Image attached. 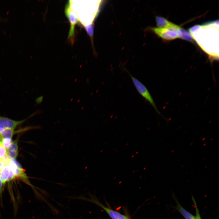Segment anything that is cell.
<instances>
[{
	"label": "cell",
	"instance_id": "19",
	"mask_svg": "<svg viewBox=\"0 0 219 219\" xmlns=\"http://www.w3.org/2000/svg\"></svg>",
	"mask_w": 219,
	"mask_h": 219
},
{
	"label": "cell",
	"instance_id": "11",
	"mask_svg": "<svg viewBox=\"0 0 219 219\" xmlns=\"http://www.w3.org/2000/svg\"><path fill=\"white\" fill-rule=\"evenodd\" d=\"M14 129L7 128L0 134V137L2 138H9L12 139L14 133Z\"/></svg>",
	"mask_w": 219,
	"mask_h": 219
},
{
	"label": "cell",
	"instance_id": "7",
	"mask_svg": "<svg viewBox=\"0 0 219 219\" xmlns=\"http://www.w3.org/2000/svg\"><path fill=\"white\" fill-rule=\"evenodd\" d=\"M18 143L17 141L12 142L9 147L6 149V152L8 156L11 159H15L18 155Z\"/></svg>",
	"mask_w": 219,
	"mask_h": 219
},
{
	"label": "cell",
	"instance_id": "8",
	"mask_svg": "<svg viewBox=\"0 0 219 219\" xmlns=\"http://www.w3.org/2000/svg\"><path fill=\"white\" fill-rule=\"evenodd\" d=\"M177 34L179 38L193 42L192 36L190 33L186 30L180 27Z\"/></svg>",
	"mask_w": 219,
	"mask_h": 219
},
{
	"label": "cell",
	"instance_id": "17",
	"mask_svg": "<svg viewBox=\"0 0 219 219\" xmlns=\"http://www.w3.org/2000/svg\"><path fill=\"white\" fill-rule=\"evenodd\" d=\"M5 164L2 161H0V172L2 168L5 165Z\"/></svg>",
	"mask_w": 219,
	"mask_h": 219
},
{
	"label": "cell",
	"instance_id": "2",
	"mask_svg": "<svg viewBox=\"0 0 219 219\" xmlns=\"http://www.w3.org/2000/svg\"><path fill=\"white\" fill-rule=\"evenodd\" d=\"M89 195V198H87L83 195H80L78 196L70 198L87 201L97 205L103 209L112 219H130L127 216L105 207L102 204L95 196L92 195L91 194Z\"/></svg>",
	"mask_w": 219,
	"mask_h": 219
},
{
	"label": "cell",
	"instance_id": "15",
	"mask_svg": "<svg viewBox=\"0 0 219 219\" xmlns=\"http://www.w3.org/2000/svg\"><path fill=\"white\" fill-rule=\"evenodd\" d=\"M6 154V149L3 146L0 141V161H1L2 158Z\"/></svg>",
	"mask_w": 219,
	"mask_h": 219
},
{
	"label": "cell",
	"instance_id": "16",
	"mask_svg": "<svg viewBox=\"0 0 219 219\" xmlns=\"http://www.w3.org/2000/svg\"><path fill=\"white\" fill-rule=\"evenodd\" d=\"M3 184L1 179V178L0 177V196L1 197V198L2 197V191L3 190Z\"/></svg>",
	"mask_w": 219,
	"mask_h": 219
},
{
	"label": "cell",
	"instance_id": "20",
	"mask_svg": "<svg viewBox=\"0 0 219 219\" xmlns=\"http://www.w3.org/2000/svg\"></svg>",
	"mask_w": 219,
	"mask_h": 219
},
{
	"label": "cell",
	"instance_id": "12",
	"mask_svg": "<svg viewBox=\"0 0 219 219\" xmlns=\"http://www.w3.org/2000/svg\"><path fill=\"white\" fill-rule=\"evenodd\" d=\"M85 27L88 34L91 37L92 41L94 24L92 23H91L88 25L85 26Z\"/></svg>",
	"mask_w": 219,
	"mask_h": 219
},
{
	"label": "cell",
	"instance_id": "13",
	"mask_svg": "<svg viewBox=\"0 0 219 219\" xmlns=\"http://www.w3.org/2000/svg\"><path fill=\"white\" fill-rule=\"evenodd\" d=\"M1 142L3 146L6 149L9 147L12 142L11 139L6 138H2V141Z\"/></svg>",
	"mask_w": 219,
	"mask_h": 219
},
{
	"label": "cell",
	"instance_id": "4",
	"mask_svg": "<svg viewBox=\"0 0 219 219\" xmlns=\"http://www.w3.org/2000/svg\"><path fill=\"white\" fill-rule=\"evenodd\" d=\"M37 113L35 112L28 118L22 120L17 121L0 116V128L4 129L7 128L15 129L19 125L23 123L27 119L30 118Z\"/></svg>",
	"mask_w": 219,
	"mask_h": 219
},
{
	"label": "cell",
	"instance_id": "5",
	"mask_svg": "<svg viewBox=\"0 0 219 219\" xmlns=\"http://www.w3.org/2000/svg\"><path fill=\"white\" fill-rule=\"evenodd\" d=\"M65 13L71 23V28L69 33L68 37L72 38L74 35L75 26L78 22V19L77 15L70 9L69 2L66 7Z\"/></svg>",
	"mask_w": 219,
	"mask_h": 219
},
{
	"label": "cell",
	"instance_id": "18",
	"mask_svg": "<svg viewBox=\"0 0 219 219\" xmlns=\"http://www.w3.org/2000/svg\"><path fill=\"white\" fill-rule=\"evenodd\" d=\"M43 96L39 97L36 100L37 102L39 103H41L43 100Z\"/></svg>",
	"mask_w": 219,
	"mask_h": 219
},
{
	"label": "cell",
	"instance_id": "14",
	"mask_svg": "<svg viewBox=\"0 0 219 219\" xmlns=\"http://www.w3.org/2000/svg\"><path fill=\"white\" fill-rule=\"evenodd\" d=\"M192 198L195 208L196 215L195 216V219H202L196 203V201L193 196H192Z\"/></svg>",
	"mask_w": 219,
	"mask_h": 219
},
{
	"label": "cell",
	"instance_id": "10",
	"mask_svg": "<svg viewBox=\"0 0 219 219\" xmlns=\"http://www.w3.org/2000/svg\"><path fill=\"white\" fill-rule=\"evenodd\" d=\"M156 21L157 26L160 28H167L172 23L165 18L159 16H156Z\"/></svg>",
	"mask_w": 219,
	"mask_h": 219
},
{
	"label": "cell",
	"instance_id": "6",
	"mask_svg": "<svg viewBox=\"0 0 219 219\" xmlns=\"http://www.w3.org/2000/svg\"><path fill=\"white\" fill-rule=\"evenodd\" d=\"M176 205L175 208L177 210L185 219H195L194 215L187 211L180 204L176 198L174 196Z\"/></svg>",
	"mask_w": 219,
	"mask_h": 219
},
{
	"label": "cell",
	"instance_id": "3",
	"mask_svg": "<svg viewBox=\"0 0 219 219\" xmlns=\"http://www.w3.org/2000/svg\"><path fill=\"white\" fill-rule=\"evenodd\" d=\"M126 71L129 74L134 86L139 93L149 103L158 113L160 114V113L157 108L152 97L147 88L139 80L132 75L129 71L126 70Z\"/></svg>",
	"mask_w": 219,
	"mask_h": 219
},
{
	"label": "cell",
	"instance_id": "1",
	"mask_svg": "<svg viewBox=\"0 0 219 219\" xmlns=\"http://www.w3.org/2000/svg\"><path fill=\"white\" fill-rule=\"evenodd\" d=\"M180 28L171 23L167 28L149 27L148 29L163 39L170 40L179 38L177 32Z\"/></svg>",
	"mask_w": 219,
	"mask_h": 219
},
{
	"label": "cell",
	"instance_id": "9",
	"mask_svg": "<svg viewBox=\"0 0 219 219\" xmlns=\"http://www.w3.org/2000/svg\"><path fill=\"white\" fill-rule=\"evenodd\" d=\"M9 167L8 165H5L0 172V177L3 185L9 181Z\"/></svg>",
	"mask_w": 219,
	"mask_h": 219
}]
</instances>
